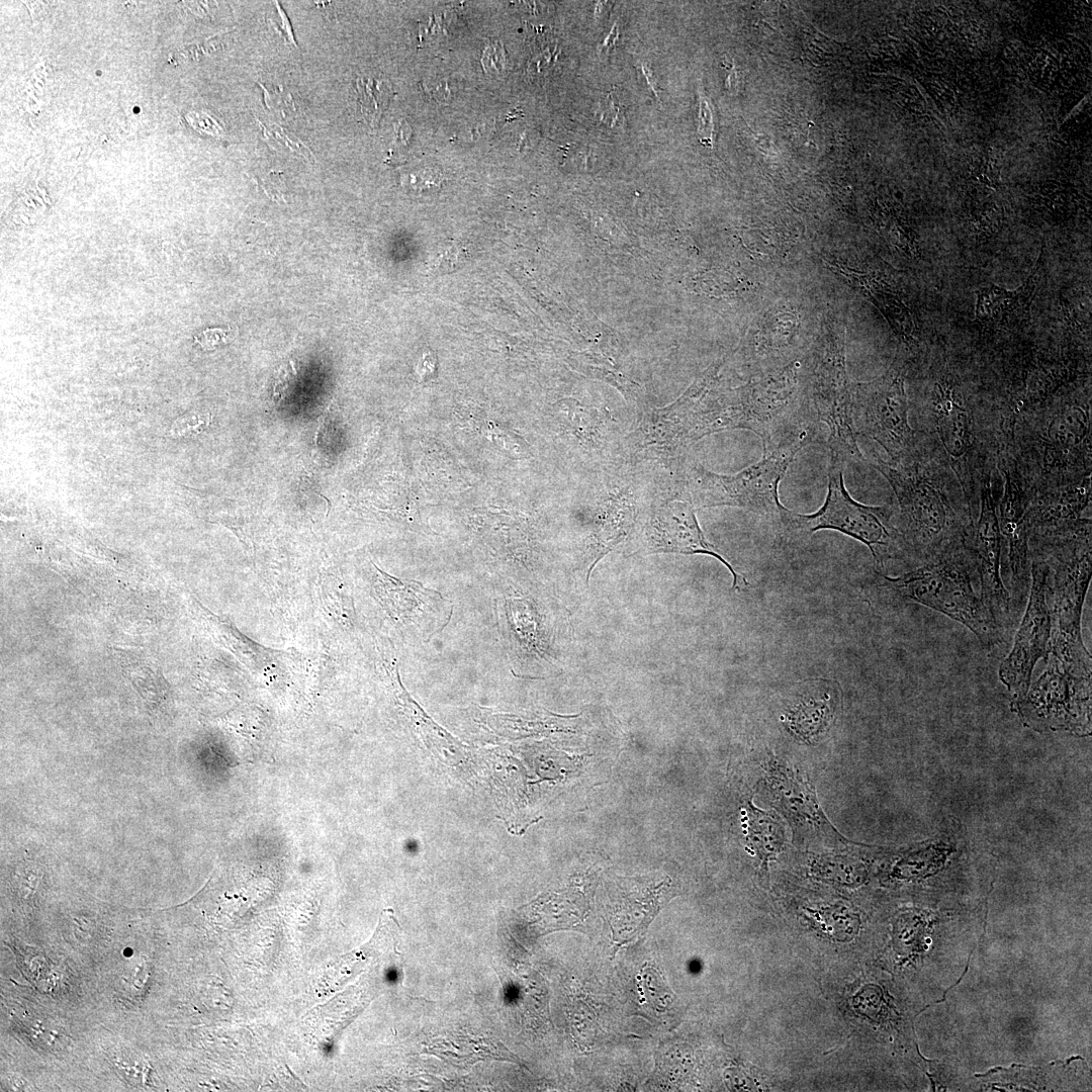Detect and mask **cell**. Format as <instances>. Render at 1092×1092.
Segmentation results:
<instances>
[{
    "label": "cell",
    "instance_id": "7c38bea8",
    "mask_svg": "<svg viewBox=\"0 0 1092 1092\" xmlns=\"http://www.w3.org/2000/svg\"><path fill=\"white\" fill-rule=\"evenodd\" d=\"M1051 568L1030 558L1028 601L1013 646L998 668L1000 680L1015 694L1024 695L1037 661L1050 653L1052 614L1049 605Z\"/></svg>",
    "mask_w": 1092,
    "mask_h": 1092
},
{
    "label": "cell",
    "instance_id": "8fae6325",
    "mask_svg": "<svg viewBox=\"0 0 1092 1092\" xmlns=\"http://www.w3.org/2000/svg\"><path fill=\"white\" fill-rule=\"evenodd\" d=\"M996 467L1003 480L1002 495L997 502L1001 576L1014 608L1019 609L1030 584V534L1026 513L1034 490L1008 450H999Z\"/></svg>",
    "mask_w": 1092,
    "mask_h": 1092
},
{
    "label": "cell",
    "instance_id": "4316f807",
    "mask_svg": "<svg viewBox=\"0 0 1092 1092\" xmlns=\"http://www.w3.org/2000/svg\"><path fill=\"white\" fill-rule=\"evenodd\" d=\"M210 422L208 414L189 413L178 418L171 426L170 435L179 437L195 436L205 430Z\"/></svg>",
    "mask_w": 1092,
    "mask_h": 1092
},
{
    "label": "cell",
    "instance_id": "9a60e30c",
    "mask_svg": "<svg viewBox=\"0 0 1092 1092\" xmlns=\"http://www.w3.org/2000/svg\"><path fill=\"white\" fill-rule=\"evenodd\" d=\"M993 476L981 486L979 510L969 546L973 553L979 596L1005 631L1013 621V604L1001 576V537Z\"/></svg>",
    "mask_w": 1092,
    "mask_h": 1092
},
{
    "label": "cell",
    "instance_id": "ac0fdd59",
    "mask_svg": "<svg viewBox=\"0 0 1092 1092\" xmlns=\"http://www.w3.org/2000/svg\"><path fill=\"white\" fill-rule=\"evenodd\" d=\"M1042 253L1032 273L1015 290L990 284L976 291V323L983 334L994 335L1011 330L1029 316L1042 267Z\"/></svg>",
    "mask_w": 1092,
    "mask_h": 1092
},
{
    "label": "cell",
    "instance_id": "f1b7e54d",
    "mask_svg": "<svg viewBox=\"0 0 1092 1092\" xmlns=\"http://www.w3.org/2000/svg\"><path fill=\"white\" fill-rule=\"evenodd\" d=\"M261 86L265 92V103L270 109L283 115H285L288 110H295L293 99L289 93L283 92L281 88L267 89L263 85Z\"/></svg>",
    "mask_w": 1092,
    "mask_h": 1092
},
{
    "label": "cell",
    "instance_id": "83f0119b",
    "mask_svg": "<svg viewBox=\"0 0 1092 1092\" xmlns=\"http://www.w3.org/2000/svg\"><path fill=\"white\" fill-rule=\"evenodd\" d=\"M41 877L42 873L38 864L31 862L22 864L16 873L15 880L19 897L25 900L33 897Z\"/></svg>",
    "mask_w": 1092,
    "mask_h": 1092
},
{
    "label": "cell",
    "instance_id": "ffe728a7",
    "mask_svg": "<svg viewBox=\"0 0 1092 1092\" xmlns=\"http://www.w3.org/2000/svg\"><path fill=\"white\" fill-rule=\"evenodd\" d=\"M839 271L879 308L906 344L915 341L917 327L912 311L891 285L870 274L846 272L841 268Z\"/></svg>",
    "mask_w": 1092,
    "mask_h": 1092
},
{
    "label": "cell",
    "instance_id": "f546056e",
    "mask_svg": "<svg viewBox=\"0 0 1092 1092\" xmlns=\"http://www.w3.org/2000/svg\"><path fill=\"white\" fill-rule=\"evenodd\" d=\"M468 259L467 249L464 247H449L440 255L439 267L442 270L451 271L455 268H459L460 264L466 263Z\"/></svg>",
    "mask_w": 1092,
    "mask_h": 1092
},
{
    "label": "cell",
    "instance_id": "7a4b0ae2",
    "mask_svg": "<svg viewBox=\"0 0 1092 1092\" xmlns=\"http://www.w3.org/2000/svg\"><path fill=\"white\" fill-rule=\"evenodd\" d=\"M917 420L914 429L951 469L977 517L981 486L998 472L1001 433L995 403L973 399L960 375L944 366L933 375Z\"/></svg>",
    "mask_w": 1092,
    "mask_h": 1092
},
{
    "label": "cell",
    "instance_id": "1f68e13d",
    "mask_svg": "<svg viewBox=\"0 0 1092 1092\" xmlns=\"http://www.w3.org/2000/svg\"><path fill=\"white\" fill-rule=\"evenodd\" d=\"M224 340L225 333L219 329L206 330L196 337V341L205 349H213Z\"/></svg>",
    "mask_w": 1092,
    "mask_h": 1092
},
{
    "label": "cell",
    "instance_id": "603a6c76",
    "mask_svg": "<svg viewBox=\"0 0 1092 1092\" xmlns=\"http://www.w3.org/2000/svg\"><path fill=\"white\" fill-rule=\"evenodd\" d=\"M746 821L751 844L765 862L781 850L785 840L783 829L768 814L753 807L746 810Z\"/></svg>",
    "mask_w": 1092,
    "mask_h": 1092
},
{
    "label": "cell",
    "instance_id": "52a82bcc",
    "mask_svg": "<svg viewBox=\"0 0 1092 1092\" xmlns=\"http://www.w3.org/2000/svg\"><path fill=\"white\" fill-rule=\"evenodd\" d=\"M845 464L840 457L829 453L827 494L823 506L810 515L786 509L779 525L794 538H803L822 529L839 531L868 546L880 566L889 559H904L894 526L893 508L867 506L854 500L844 485Z\"/></svg>",
    "mask_w": 1092,
    "mask_h": 1092
},
{
    "label": "cell",
    "instance_id": "44dd1931",
    "mask_svg": "<svg viewBox=\"0 0 1092 1092\" xmlns=\"http://www.w3.org/2000/svg\"><path fill=\"white\" fill-rule=\"evenodd\" d=\"M124 673L143 699L152 707L159 708L167 700V684L157 667L142 653L118 650Z\"/></svg>",
    "mask_w": 1092,
    "mask_h": 1092
},
{
    "label": "cell",
    "instance_id": "2e32d148",
    "mask_svg": "<svg viewBox=\"0 0 1092 1092\" xmlns=\"http://www.w3.org/2000/svg\"><path fill=\"white\" fill-rule=\"evenodd\" d=\"M765 776L769 793L791 822L794 835L803 842L845 843L825 817L811 786L800 774L784 761L770 760Z\"/></svg>",
    "mask_w": 1092,
    "mask_h": 1092
},
{
    "label": "cell",
    "instance_id": "d6a6232c",
    "mask_svg": "<svg viewBox=\"0 0 1092 1092\" xmlns=\"http://www.w3.org/2000/svg\"><path fill=\"white\" fill-rule=\"evenodd\" d=\"M276 7H277L279 15L282 18V22H281V25H275V26L277 27V29H279L280 33L283 35V37L285 38L286 41L292 43L293 46H296V41L294 39L292 29H291L290 23H289V21L287 19V16L285 15L283 9L279 6L278 2H276Z\"/></svg>",
    "mask_w": 1092,
    "mask_h": 1092
},
{
    "label": "cell",
    "instance_id": "e0dca14e",
    "mask_svg": "<svg viewBox=\"0 0 1092 1092\" xmlns=\"http://www.w3.org/2000/svg\"><path fill=\"white\" fill-rule=\"evenodd\" d=\"M646 549L650 553L708 554L721 561L733 576L732 588L747 584L746 579L712 544L699 526L696 508L689 500L674 499L659 507L646 530Z\"/></svg>",
    "mask_w": 1092,
    "mask_h": 1092
},
{
    "label": "cell",
    "instance_id": "30bf717a",
    "mask_svg": "<svg viewBox=\"0 0 1092 1092\" xmlns=\"http://www.w3.org/2000/svg\"><path fill=\"white\" fill-rule=\"evenodd\" d=\"M1088 374L1083 362L1069 353L1028 351L1014 359L996 401L1001 437L1011 434L1017 418L1064 394Z\"/></svg>",
    "mask_w": 1092,
    "mask_h": 1092
},
{
    "label": "cell",
    "instance_id": "3957f363",
    "mask_svg": "<svg viewBox=\"0 0 1092 1092\" xmlns=\"http://www.w3.org/2000/svg\"><path fill=\"white\" fill-rule=\"evenodd\" d=\"M1001 447L1012 454L1034 495L1091 476L1090 393L1062 394L1023 414Z\"/></svg>",
    "mask_w": 1092,
    "mask_h": 1092
},
{
    "label": "cell",
    "instance_id": "4dcf8cb0",
    "mask_svg": "<svg viewBox=\"0 0 1092 1092\" xmlns=\"http://www.w3.org/2000/svg\"><path fill=\"white\" fill-rule=\"evenodd\" d=\"M504 52L499 46L488 48L483 55V65L487 71L492 68V71L499 72L504 67Z\"/></svg>",
    "mask_w": 1092,
    "mask_h": 1092
},
{
    "label": "cell",
    "instance_id": "8992f818",
    "mask_svg": "<svg viewBox=\"0 0 1092 1092\" xmlns=\"http://www.w3.org/2000/svg\"><path fill=\"white\" fill-rule=\"evenodd\" d=\"M815 435L809 423L779 442L763 448L759 461L735 474H718L699 463L689 467L688 496L695 508L737 507L780 524L786 508L779 485L797 454Z\"/></svg>",
    "mask_w": 1092,
    "mask_h": 1092
},
{
    "label": "cell",
    "instance_id": "e575fe53",
    "mask_svg": "<svg viewBox=\"0 0 1092 1092\" xmlns=\"http://www.w3.org/2000/svg\"><path fill=\"white\" fill-rule=\"evenodd\" d=\"M10 1082H11V1086L16 1090H24V1087L26 1085L25 1081L23 1079H21L20 1077H17V1078L14 1077V1078H12L10 1080Z\"/></svg>",
    "mask_w": 1092,
    "mask_h": 1092
},
{
    "label": "cell",
    "instance_id": "836d02e7",
    "mask_svg": "<svg viewBox=\"0 0 1092 1092\" xmlns=\"http://www.w3.org/2000/svg\"><path fill=\"white\" fill-rule=\"evenodd\" d=\"M618 36H619L618 27H617V24H614L611 31H610V33L608 34L606 39L601 44V47L599 49L600 53L601 54H606L609 50L614 49Z\"/></svg>",
    "mask_w": 1092,
    "mask_h": 1092
},
{
    "label": "cell",
    "instance_id": "cb8c5ba5",
    "mask_svg": "<svg viewBox=\"0 0 1092 1092\" xmlns=\"http://www.w3.org/2000/svg\"><path fill=\"white\" fill-rule=\"evenodd\" d=\"M358 103L363 118L375 126L385 110L391 95L389 82L373 75L362 76L357 79Z\"/></svg>",
    "mask_w": 1092,
    "mask_h": 1092
},
{
    "label": "cell",
    "instance_id": "d4e9b609",
    "mask_svg": "<svg viewBox=\"0 0 1092 1092\" xmlns=\"http://www.w3.org/2000/svg\"><path fill=\"white\" fill-rule=\"evenodd\" d=\"M660 975L652 966H643L638 974V987L648 1005L657 1011H665L673 1002V993Z\"/></svg>",
    "mask_w": 1092,
    "mask_h": 1092
},
{
    "label": "cell",
    "instance_id": "277c9868",
    "mask_svg": "<svg viewBox=\"0 0 1092 1092\" xmlns=\"http://www.w3.org/2000/svg\"><path fill=\"white\" fill-rule=\"evenodd\" d=\"M1030 558L1051 568L1049 605L1052 614V653L1070 672L1091 677L1092 660L1083 642L1081 618L1092 576V523L1080 520L1031 536Z\"/></svg>",
    "mask_w": 1092,
    "mask_h": 1092
},
{
    "label": "cell",
    "instance_id": "4fadbf2b",
    "mask_svg": "<svg viewBox=\"0 0 1092 1092\" xmlns=\"http://www.w3.org/2000/svg\"><path fill=\"white\" fill-rule=\"evenodd\" d=\"M813 404L817 421L829 432V453L845 463H868L858 448L851 418V393L842 348L833 343L816 360Z\"/></svg>",
    "mask_w": 1092,
    "mask_h": 1092
},
{
    "label": "cell",
    "instance_id": "d6986e66",
    "mask_svg": "<svg viewBox=\"0 0 1092 1092\" xmlns=\"http://www.w3.org/2000/svg\"><path fill=\"white\" fill-rule=\"evenodd\" d=\"M1091 496V476L1034 495L1026 513L1030 537L1083 518Z\"/></svg>",
    "mask_w": 1092,
    "mask_h": 1092
},
{
    "label": "cell",
    "instance_id": "5b68a950",
    "mask_svg": "<svg viewBox=\"0 0 1092 1092\" xmlns=\"http://www.w3.org/2000/svg\"><path fill=\"white\" fill-rule=\"evenodd\" d=\"M879 586L894 599L914 602L963 624L987 649L1000 645L1004 630L975 590L976 563L969 544L949 548L897 577L877 571Z\"/></svg>",
    "mask_w": 1092,
    "mask_h": 1092
},
{
    "label": "cell",
    "instance_id": "5bb4252c",
    "mask_svg": "<svg viewBox=\"0 0 1092 1092\" xmlns=\"http://www.w3.org/2000/svg\"><path fill=\"white\" fill-rule=\"evenodd\" d=\"M1045 668L1020 701L1023 716L1040 726L1083 729L1087 723L1091 677L1076 675L1052 653Z\"/></svg>",
    "mask_w": 1092,
    "mask_h": 1092
},
{
    "label": "cell",
    "instance_id": "ba28073f",
    "mask_svg": "<svg viewBox=\"0 0 1092 1092\" xmlns=\"http://www.w3.org/2000/svg\"><path fill=\"white\" fill-rule=\"evenodd\" d=\"M797 387L794 366L761 378L730 403L707 408L695 429L696 440L724 430L744 429L760 438L762 448L779 442L812 423L796 415Z\"/></svg>",
    "mask_w": 1092,
    "mask_h": 1092
},
{
    "label": "cell",
    "instance_id": "484cf974",
    "mask_svg": "<svg viewBox=\"0 0 1092 1092\" xmlns=\"http://www.w3.org/2000/svg\"><path fill=\"white\" fill-rule=\"evenodd\" d=\"M263 129L264 136L271 146L275 148H284L302 155L307 159H313V155L309 149L303 145L300 140L293 136L284 128L279 127L276 124H271L270 126H265Z\"/></svg>",
    "mask_w": 1092,
    "mask_h": 1092
},
{
    "label": "cell",
    "instance_id": "7402d4cb",
    "mask_svg": "<svg viewBox=\"0 0 1092 1092\" xmlns=\"http://www.w3.org/2000/svg\"><path fill=\"white\" fill-rule=\"evenodd\" d=\"M833 717L832 711L823 700L805 699L793 706L787 716L788 725L794 735L811 742L825 731Z\"/></svg>",
    "mask_w": 1092,
    "mask_h": 1092
},
{
    "label": "cell",
    "instance_id": "9c48e42d",
    "mask_svg": "<svg viewBox=\"0 0 1092 1092\" xmlns=\"http://www.w3.org/2000/svg\"><path fill=\"white\" fill-rule=\"evenodd\" d=\"M851 418L855 433L877 443L890 464L912 459L923 447L920 433L910 424L908 396L901 372L857 384L851 394Z\"/></svg>",
    "mask_w": 1092,
    "mask_h": 1092
},
{
    "label": "cell",
    "instance_id": "6da1fadb",
    "mask_svg": "<svg viewBox=\"0 0 1092 1092\" xmlns=\"http://www.w3.org/2000/svg\"><path fill=\"white\" fill-rule=\"evenodd\" d=\"M868 464L887 479L896 497L894 526L904 559L917 566L970 542L977 517L951 469L924 441L906 462L890 464L875 456Z\"/></svg>",
    "mask_w": 1092,
    "mask_h": 1092
}]
</instances>
